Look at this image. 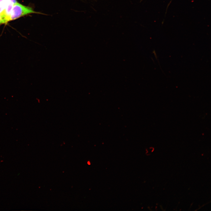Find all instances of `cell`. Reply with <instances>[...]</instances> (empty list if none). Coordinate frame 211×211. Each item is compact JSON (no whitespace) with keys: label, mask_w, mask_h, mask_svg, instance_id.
Listing matches in <instances>:
<instances>
[{"label":"cell","mask_w":211,"mask_h":211,"mask_svg":"<svg viewBox=\"0 0 211 211\" xmlns=\"http://www.w3.org/2000/svg\"><path fill=\"white\" fill-rule=\"evenodd\" d=\"M32 13L50 15L35 11L33 7L25 6L17 2L14 4L11 9L9 18V22Z\"/></svg>","instance_id":"6da1fadb"},{"label":"cell","mask_w":211,"mask_h":211,"mask_svg":"<svg viewBox=\"0 0 211 211\" xmlns=\"http://www.w3.org/2000/svg\"><path fill=\"white\" fill-rule=\"evenodd\" d=\"M3 24H4V22L2 18L0 15V25Z\"/></svg>","instance_id":"7a4b0ae2"},{"label":"cell","mask_w":211,"mask_h":211,"mask_svg":"<svg viewBox=\"0 0 211 211\" xmlns=\"http://www.w3.org/2000/svg\"><path fill=\"white\" fill-rule=\"evenodd\" d=\"M87 163L89 165H90V163L89 161H88Z\"/></svg>","instance_id":"3957f363"},{"label":"cell","mask_w":211,"mask_h":211,"mask_svg":"<svg viewBox=\"0 0 211 211\" xmlns=\"http://www.w3.org/2000/svg\"><path fill=\"white\" fill-rule=\"evenodd\" d=\"M4 0H0V2L4 1Z\"/></svg>","instance_id":"277c9868"}]
</instances>
